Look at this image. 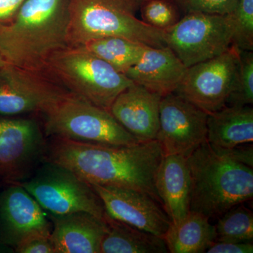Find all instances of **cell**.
<instances>
[{
  "label": "cell",
  "mask_w": 253,
  "mask_h": 253,
  "mask_svg": "<svg viewBox=\"0 0 253 253\" xmlns=\"http://www.w3.org/2000/svg\"><path fill=\"white\" fill-rule=\"evenodd\" d=\"M43 113L46 132L55 138L111 146L139 142L109 111L68 91Z\"/></svg>",
  "instance_id": "obj_6"
},
{
  "label": "cell",
  "mask_w": 253,
  "mask_h": 253,
  "mask_svg": "<svg viewBox=\"0 0 253 253\" xmlns=\"http://www.w3.org/2000/svg\"><path fill=\"white\" fill-rule=\"evenodd\" d=\"M164 32L167 46L186 68L216 57L232 45L228 15L187 13Z\"/></svg>",
  "instance_id": "obj_8"
},
{
  "label": "cell",
  "mask_w": 253,
  "mask_h": 253,
  "mask_svg": "<svg viewBox=\"0 0 253 253\" xmlns=\"http://www.w3.org/2000/svg\"><path fill=\"white\" fill-rule=\"evenodd\" d=\"M120 1H122L123 4L135 14L136 11L139 9L141 4L146 0H120Z\"/></svg>",
  "instance_id": "obj_31"
},
{
  "label": "cell",
  "mask_w": 253,
  "mask_h": 253,
  "mask_svg": "<svg viewBox=\"0 0 253 253\" xmlns=\"http://www.w3.org/2000/svg\"><path fill=\"white\" fill-rule=\"evenodd\" d=\"M207 141L217 149H231L253 144V109L226 106L208 113Z\"/></svg>",
  "instance_id": "obj_19"
},
{
  "label": "cell",
  "mask_w": 253,
  "mask_h": 253,
  "mask_svg": "<svg viewBox=\"0 0 253 253\" xmlns=\"http://www.w3.org/2000/svg\"><path fill=\"white\" fill-rule=\"evenodd\" d=\"M253 104V51L239 49V63L235 81L226 101V106H245Z\"/></svg>",
  "instance_id": "obj_24"
},
{
  "label": "cell",
  "mask_w": 253,
  "mask_h": 253,
  "mask_svg": "<svg viewBox=\"0 0 253 253\" xmlns=\"http://www.w3.org/2000/svg\"><path fill=\"white\" fill-rule=\"evenodd\" d=\"M252 242H229L215 241L207 250L208 253H252Z\"/></svg>",
  "instance_id": "obj_29"
},
{
  "label": "cell",
  "mask_w": 253,
  "mask_h": 253,
  "mask_svg": "<svg viewBox=\"0 0 253 253\" xmlns=\"http://www.w3.org/2000/svg\"><path fill=\"white\" fill-rule=\"evenodd\" d=\"M239 63V49L231 45L212 59L186 68L185 75L174 93L211 113L226 106Z\"/></svg>",
  "instance_id": "obj_9"
},
{
  "label": "cell",
  "mask_w": 253,
  "mask_h": 253,
  "mask_svg": "<svg viewBox=\"0 0 253 253\" xmlns=\"http://www.w3.org/2000/svg\"><path fill=\"white\" fill-rule=\"evenodd\" d=\"M6 65H8V63L4 61V59L0 56V69L1 68H4V66H6Z\"/></svg>",
  "instance_id": "obj_33"
},
{
  "label": "cell",
  "mask_w": 253,
  "mask_h": 253,
  "mask_svg": "<svg viewBox=\"0 0 253 253\" xmlns=\"http://www.w3.org/2000/svg\"><path fill=\"white\" fill-rule=\"evenodd\" d=\"M80 46L104 60L123 74L139 61L148 47L137 42L118 37L94 40Z\"/></svg>",
  "instance_id": "obj_22"
},
{
  "label": "cell",
  "mask_w": 253,
  "mask_h": 253,
  "mask_svg": "<svg viewBox=\"0 0 253 253\" xmlns=\"http://www.w3.org/2000/svg\"><path fill=\"white\" fill-rule=\"evenodd\" d=\"M42 146L36 122L0 118V176L10 181L23 179Z\"/></svg>",
  "instance_id": "obj_13"
},
{
  "label": "cell",
  "mask_w": 253,
  "mask_h": 253,
  "mask_svg": "<svg viewBox=\"0 0 253 253\" xmlns=\"http://www.w3.org/2000/svg\"><path fill=\"white\" fill-rule=\"evenodd\" d=\"M51 230L36 231L25 237L16 246L18 253H55Z\"/></svg>",
  "instance_id": "obj_28"
},
{
  "label": "cell",
  "mask_w": 253,
  "mask_h": 253,
  "mask_svg": "<svg viewBox=\"0 0 253 253\" xmlns=\"http://www.w3.org/2000/svg\"><path fill=\"white\" fill-rule=\"evenodd\" d=\"M108 230L101 253H167L164 238L115 220L106 214Z\"/></svg>",
  "instance_id": "obj_21"
},
{
  "label": "cell",
  "mask_w": 253,
  "mask_h": 253,
  "mask_svg": "<svg viewBox=\"0 0 253 253\" xmlns=\"http://www.w3.org/2000/svg\"><path fill=\"white\" fill-rule=\"evenodd\" d=\"M163 157L157 139L111 146L56 138L48 152L49 162L67 168L87 184L136 190L159 203L155 179Z\"/></svg>",
  "instance_id": "obj_1"
},
{
  "label": "cell",
  "mask_w": 253,
  "mask_h": 253,
  "mask_svg": "<svg viewBox=\"0 0 253 253\" xmlns=\"http://www.w3.org/2000/svg\"><path fill=\"white\" fill-rule=\"evenodd\" d=\"M215 226L201 213L189 211L176 224L171 223L164 240L171 253H206L217 241Z\"/></svg>",
  "instance_id": "obj_20"
},
{
  "label": "cell",
  "mask_w": 253,
  "mask_h": 253,
  "mask_svg": "<svg viewBox=\"0 0 253 253\" xmlns=\"http://www.w3.org/2000/svg\"><path fill=\"white\" fill-rule=\"evenodd\" d=\"M208 113L175 93L160 104L157 139L164 156L188 157L207 141Z\"/></svg>",
  "instance_id": "obj_10"
},
{
  "label": "cell",
  "mask_w": 253,
  "mask_h": 253,
  "mask_svg": "<svg viewBox=\"0 0 253 253\" xmlns=\"http://www.w3.org/2000/svg\"><path fill=\"white\" fill-rule=\"evenodd\" d=\"M52 216L55 253H101L108 230L106 219L84 212Z\"/></svg>",
  "instance_id": "obj_17"
},
{
  "label": "cell",
  "mask_w": 253,
  "mask_h": 253,
  "mask_svg": "<svg viewBox=\"0 0 253 253\" xmlns=\"http://www.w3.org/2000/svg\"><path fill=\"white\" fill-rule=\"evenodd\" d=\"M191 176L190 211L219 218L253 199L252 166L236 161L207 141L187 157Z\"/></svg>",
  "instance_id": "obj_3"
},
{
  "label": "cell",
  "mask_w": 253,
  "mask_h": 253,
  "mask_svg": "<svg viewBox=\"0 0 253 253\" xmlns=\"http://www.w3.org/2000/svg\"><path fill=\"white\" fill-rule=\"evenodd\" d=\"M118 37L151 47L167 46L165 32L146 24L120 0H70L67 44Z\"/></svg>",
  "instance_id": "obj_4"
},
{
  "label": "cell",
  "mask_w": 253,
  "mask_h": 253,
  "mask_svg": "<svg viewBox=\"0 0 253 253\" xmlns=\"http://www.w3.org/2000/svg\"><path fill=\"white\" fill-rule=\"evenodd\" d=\"M115 220L164 238L171 224L166 211L149 194L136 190L90 184Z\"/></svg>",
  "instance_id": "obj_12"
},
{
  "label": "cell",
  "mask_w": 253,
  "mask_h": 253,
  "mask_svg": "<svg viewBox=\"0 0 253 253\" xmlns=\"http://www.w3.org/2000/svg\"><path fill=\"white\" fill-rule=\"evenodd\" d=\"M139 10L143 22L163 31L174 26L181 18L175 0H146Z\"/></svg>",
  "instance_id": "obj_26"
},
{
  "label": "cell",
  "mask_w": 253,
  "mask_h": 253,
  "mask_svg": "<svg viewBox=\"0 0 253 253\" xmlns=\"http://www.w3.org/2000/svg\"><path fill=\"white\" fill-rule=\"evenodd\" d=\"M217 241L252 242L253 214L243 204H238L220 216L215 226Z\"/></svg>",
  "instance_id": "obj_23"
},
{
  "label": "cell",
  "mask_w": 253,
  "mask_h": 253,
  "mask_svg": "<svg viewBox=\"0 0 253 253\" xmlns=\"http://www.w3.org/2000/svg\"><path fill=\"white\" fill-rule=\"evenodd\" d=\"M43 72L66 90L108 111L118 95L133 83L80 46L56 51L46 61Z\"/></svg>",
  "instance_id": "obj_5"
},
{
  "label": "cell",
  "mask_w": 253,
  "mask_h": 253,
  "mask_svg": "<svg viewBox=\"0 0 253 253\" xmlns=\"http://www.w3.org/2000/svg\"><path fill=\"white\" fill-rule=\"evenodd\" d=\"M69 5L70 0H25L0 27V56L16 67L44 71L50 56L68 46Z\"/></svg>",
  "instance_id": "obj_2"
},
{
  "label": "cell",
  "mask_w": 253,
  "mask_h": 253,
  "mask_svg": "<svg viewBox=\"0 0 253 253\" xmlns=\"http://www.w3.org/2000/svg\"><path fill=\"white\" fill-rule=\"evenodd\" d=\"M18 184L52 215L84 212L105 219L104 205L90 184L59 165L49 162L31 180Z\"/></svg>",
  "instance_id": "obj_7"
},
{
  "label": "cell",
  "mask_w": 253,
  "mask_h": 253,
  "mask_svg": "<svg viewBox=\"0 0 253 253\" xmlns=\"http://www.w3.org/2000/svg\"><path fill=\"white\" fill-rule=\"evenodd\" d=\"M155 185L171 223L177 224L190 211L191 184L187 157L164 156L156 172Z\"/></svg>",
  "instance_id": "obj_18"
},
{
  "label": "cell",
  "mask_w": 253,
  "mask_h": 253,
  "mask_svg": "<svg viewBox=\"0 0 253 253\" xmlns=\"http://www.w3.org/2000/svg\"><path fill=\"white\" fill-rule=\"evenodd\" d=\"M186 14L191 12L228 15L235 9L239 0H175Z\"/></svg>",
  "instance_id": "obj_27"
},
{
  "label": "cell",
  "mask_w": 253,
  "mask_h": 253,
  "mask_svg": "<svg viewBox=\"0 0 253 253\" xmlns=\"http://www.w3.org/2000/svg\"><path fill=\"white\" fill-rule=\"evenodd\" d=\"M25 0H0V27L11 22Z\"/></svg>",
  "instance_id": "obj_30"
},
{
  "label": "cell",
  "mask_w": 253,
  "mask_h": 253,
  "mask_svg": "<svg viewBox=\"0 0 253 253\" xmlns=\"http://www.w3.org/2000/svg\"><path fill=\"white\" fill-rule=\"evenodd\" d=\"M8 251H11V249L6 247V246H4V245H3L0 243V253L9 252Z\"/></svg>",
  "instance_id": "obj_32"
},
{
  "label": "cell",
  "mask_w": 253,
  "mask_h": 253,
  "mask_svg": "<svg viewBox=\"0 0 253 253\" xmlns=\"http://www.w3.org/2000/svg\"><path fill=\"white\" fill-rule=\"evenodd\" d=\"M232 31V45L238 49L253 50V0H239L228 14Z\"/></svg>",
  "instance_id": "obj_25"
},
{
  "label": "cell",
  "mask_w": 253,
  "mask_h": 253,
  "mask_svg": "<svg viewBox=\"0 0 253 253\" xmlns=\"http://www.w3.org/2000/svg\"><path fill=\"white\" fill-rule=\"evenodd\" d=\"M66 91L43 71L6 65L0 69V114L43 113Z\"/></svg>",
  "instance_id": "obj_11"
},
{
  "label": "cell",
  "mask_w": 253,
  "mask_h": 253,
  "mask_svg": "<svg viewBox=\"0 0 253 253\" xmlns=\"http://www.w3.org/2000/svg\"><path fill=\"white\" fill-rule=\"evenodd\" d=\"M162 96L133 83L113 101L109 111L138 141L156 139Z\"/></svg>",
  "instance_id": "obj_15"
},
{
  "label": "cell",
  "mask_w": 253,
  "mask_h": 253,
  "mask_svg": "<svg viewBox=\"0 0 253 253\" xmlns=\"http://www.w3.org/2000/svg\"><path fill=\"white\" fill-rule=\"evenodd\" d=\"M186 68L168 46H148L139 61L124 75L135 84L163 97L177 89Z\"/></svg>",
  "instance_id": "obj_16"
},
{
  "label": "cell",
  "mask_w": 253,
  "mask_h": 253,
  "mask_svg": "<svg viewBox=\"0 0 253 253\" xmlns=\"http://www.w3.org/2000/svg\"><path fill=\"white\" fill-rule=\"evenodd\" d=\"M44 211L19 184L4 190L0 194V243L15 249L32 233L51 230Z\"/></svg>",
  "instance_id": "obj_14"
}]
</instances>
